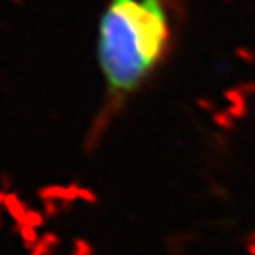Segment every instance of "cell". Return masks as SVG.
Masks as SVG:
<instances>
[{
  "mask_svg": "<svg viewBox=\"0 0 255 255\" xmlns=\"http://www.w3.org/2000/svg\"><path fill=\"white\" fill-rule=\"evenodd\" d=\"M172 28L163 0H112L99 27V63L112 99L138 91L170 47Z\"/></svg>",
  "mask_w": 255,
  "mask_h": 255,
  "instance_id": "6da1fadb",
  "label": "cell"
}]
</instances>
